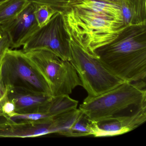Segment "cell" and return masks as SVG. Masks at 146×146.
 I'll return each instance as SVG.
<instances>
[{
	"mask_svg": "<svg viewBox=\"0 0 146 146\" xmlns=\"http://www.w3.org/2000/svg\"><path fill=\"white\" fill-rule=\"evenodd\" d=\"M95 54L107 69L125 82H145L146 23L125 26L116 39Z\"/></svg>",
	"mask_w": 146,
	"mask_h": 146,
	"instance_id": "6da1fadb",
	"label": "cell"
},
{
	"mask_svg": "<svg viewBox=\"0 0 146 146\" xmlns=\"http://www.w3.org/2000/svg\"><path fill=\"white\" fill-rule=\"evenodd\" d=\"M66 29L88 52H95L112 42L125 27L123 23L91 11L71 6L63 13Z\"/></svg>",
	"mask_w": 146,
	"mask_h": 146,
	"instance_id": "7a4b0ae2",
	"label": "cell"
},
{
	"mask_svg": "<svg viewBox=\"0 0 146 146\" xmlns=\"http://www.w3.org/2000/svg\"><path fill=\"white\" fill-rule=\"evenodd\" d=\"M145 88L143 81L125 82L98 96H87L78 108L91 121H103L132 107L146 106Z\"/></svg>",
	"mask_w": 146,
	"mask_h": 146,
	"instance_id": "3957f363",
	"label": "cell"
},
{
	"mask_svg": "<svg viewBox=\"0 0 146 146\" xmlns=\"http://www.w3.org/2000/svg\"><path fill=\"white\" fill-rule=\"evenodd\" d=\"M69 35L71 60L88 97H94L125 82L105 66L96 55L84 48L66 29Z\"/></svg>",
	"mask_w": 146,
	"mask_h": 146,
	"instance_id": "277c9868",
	"label": "cell"
},
{
	"mask_svg": "<svg viewBox=\"0 0 146 146\" xmlns=\"http://www.w3.org/2000/svg\"><path fill=\"white\" fill-rule=\"evenodd\" d=\"M24 52L34 68L48 85L53 96L69 95L78 86L81 80L70 61L61 59L46 49H36Z\"/></svg>",
	"mask_w": 146,
	"mask_h": 146,
	"instance_id": "5b68a950",
	"label": "cell"
},
{
	"mask_svg": "<svg viewBox=\"0 0 146 146\" xmlns=\"http://www.w3.org/2000/svg\"><path fill=\"white\" fill-rule=\"evenodd\" d=\"M1 73L6 86L53 96L46 82L31 64L22 50L8 48L6 50L1 60Z\"/></svg>",
	"mask_w": 146,
	"mask_h": 146,
	"instance_id": "8992f818",
	"label": "cell"
},
{
	"mask_svg": "<svg viewBox=\"0 0 146 146\" xmlns=\"http://www.w3.org/2000/svg\"><path fill=\"white\" fill-rule=\"evenodd\" d=\"M23 52L46 49L61 59L71 60L69 35L66 29L63 13L57 11L46 24L39 27L22 45Z\"/></svg>",
	"mask_w": 146,
	"mask_h": 146,
	"instance_id": "52a82bcc",
	"label": "cell"
},
{
	"mask_svg": "<svg viewBox=\"0 0 146 146\" xmlns=\"http://www.w3.org/2000/svg\"><path fill=\"white\" fill-rule=\"evenodd\" d=\"M36 8V5L29 2L16 17L0 25L2 31L10 40L12 49L22 46L25 40L39 28L35 16Z\"/></svg>",
	"mask_w": 146,
	"mask_h": 146,
	"instance_id": "ba28073f",
	"label": "cell"
},
{
	"mask_svg": "<svg viewBox=\"0 0 146 146\" xmlns=\"http://www.w3.org/2000/svg\"><path fill=\"white\" fill-rule=\"evenodd\" d=\"M146 120V106L128 115H120L99 122H94L95 137L114 136L136 129Z\"/></svg>",
	"mask_w": 146,
	"mask_h": 146,
	"instance_id": "9c48e42d",
	"label": "cell"
},
{
	"mask_svg": "<svg viewBox=\"0 0 146 146\" xmlns=\"http://www.w3.org/2000/svg\"><path fill=\"white\" fill-rule=\"evenodd\" d=\"M9 100L17 113L47 112L53 96L21 88L7 86Z\"/></svg>",
	"mask_w": 146,
	"mask_h": 146,
	"instance_id": "30bf717a",
	"label": "cell"
},
{
	"mask_svg": "<svg viewBox=\"0 0 146 146\" xmlns=\"http://www.w3.org/2000/svg\"><path fill=\"white\" fill-rule=\"evenodd\" d=\"M52 119L36 121L0 122V137H34L54 133Z\"/></svg>",
	"mask_w": 146,
	"mask_h": 146,
	"instance_id": "8fae6325",
	"label": "cell"
},
{
	"mask_svg": "<svg viewBox=\"0 0 146 146\" xmlns=\"http://www.w3.org/2000/svg\"><path fill=\"white\" fill-rule=\"evenodd\" d=\"M72 6L91 11L109 19L123 23L121 9L115 4L97 0H77Z\"/></svg>",
	"mask_w": 146,
	"mask_h": 146,
	"instance_id": "7c38bea8",
	"label": "cell"
},
{
	"mask_svg": "<svg viewBox=\"0 0 146 146\" xmlns=\"http://www.w3.org/2000/svg\"><path fill=\"white\" fill-rule=\"evenodd\" d=\"M125 26L146 23V0H121Z\"/></svg>",
	"mask_w": 146,
	"mask_h": 146,
	"instance_id": "4fadbf2b",
	"label": "cell"
},
{
	"mask_svg": "<svg viewBox=\"0 0 146 146\" xmlns=\"http://www.w3.org/2000/svg\"><path fill=\"white\" fill-rule=\"evenodd\" d=\"M29 3L28 0H7L0 5V25L16 17Z\"/></svg>",
	"mask_w": 146,
	"mask_h": 146,
	"instance_id": "5bb4252c",
	"label": "cell"
},
{
	"mask_svg": "<svg viewBox=\"0 0 146 146\" xmlns=\"http://www.w3.org/2000/svg\"><path fill=\"white\" fill-rule=\"evenodd\" d=\"M94 122L90 120L82 112L74 122L67 133L68 137H80L93 135Z\"/></svg>",
	"mask_w": 146,
	"mask_h": 146,
	"instance_id": "9a60e30c",
	"label": "cell"
},
{
	"mask_svg": "<svg viewBox=\"0 0 146 146\" xmlns=\"http://www.w3.org/2000/svg\"><path fill=\"white\" fill-rule=\"evenodd\" d=\"M29 2L36 5H45L56 11L64 13L72 6L71 0H28Z\"/></svg>",
	"mask_w": 146,
	"mask_h": 146,
	"instance_id": "2e32d148",
	"label": "cell"
},
{
	"mask_svg": "<svg viewBox=\"0 0 146 146\" xmlns=\"http://www.w3.org/2000/svg\"><path fill=\"white\" fill-rule=\"evenodd\" d=\"M51 114L48 112L32 113H17L6 120L15 122L19 121H36L47 119L53 118Z\"/></svg>",
	"mask_w": 146,
	"mask_h": 146,
	"instance_id": "e0dca14e",
	"label": "cell"
},
{
	"mask_svg": "<svg viewBox=\"0 0 146 146\" xmlns=\"http://www.w3.org/2000/svg\"><path fill=\"white\" fill-rule=\"evenodd\" d=\"M56 12L49 7L36 5L35 16L39 27L46 24Z\"/></svg>",
	"mask_w": 146,
	"mask_h": 146,
	"instance_id": "ac0fdd59",
	"label": "cell"
},
{
	"mask_svg": "<svg viewBox=\"0 0 146 146\" xmlns=\"http://www.w3.org/2000/svg\"><path fill=\"white\" fill-rule=\"evenodd\" d=\"M17 113L15 105L9 100L7 91L0 100V119H7Z\"/></svg>",
	"mask_w": 146,
	"mask_h": 146,
	"instance_id": "d6986e66",
	"label": "cell"
},
{
	"mask_svg": "<svg viewBox=\"0 0 146 146\" xmlns=\"http://www.w3.org/2000/svg\"><path fill=\"white\" fill-rule=\"evenodd\" d=\"M8 48H11L10 40L7 36L3 33L0 38V58L3 57L6 50Z\"/></svg>",
	"mask_w": 146,
	"mask_h": 146,
	"instance_id": "ffe728a7",
	"label": "cell"
},
{
	"mask_svg": "<svg viewBox=\"0 0 146 146\" xmlns=\"http://www.w3.org/2000/svg\"><path fill=\"white\" fill-rule=\"evenodd\" d=\"M7 91V87L3 82L0 69V100L5 94Z\"/></svg>",
	"mask_w": 146,
	"mask_h": 146,
	"instance_id": "44dd1931",
	"label": "cell"
},
{
	"mask_svg": "<svg viewBox=\"0 0 146 146\" xmlns=\"http://www.w3.org/2000/svg\"><path fill=\"white\" fill-rule=\"evenodd\" d=\"M71 1H72V4L77 0H71ZM97 1H100L108 2V3H111L118 6L120 5V2H121V0H97Z\"/></svg>",
	"mask_w": 146,
	"mask_h": 146,
	"instance_id": "7402d4cb",
	"label": "cell"
},
{
	"mask_svg": "<svg viewBox=\"0 0 146 146\" xmlns=\"http://www.w3.org/2000/svg\"><path fill=\"white\" fill-rule=\"evenodd\" d=\"M3 34V31H2V30H1V26H0V38L1 37V36H2Z\"/></svg>",
	"mask_w": 146,
	"mask_h": 146,
	"instance_id": "603a6c76",
	"label": "cell"
},
{
	"mask_svg": "<svg viewBox=\"0 0 146 146\" xmlns=\"http://www.w3.org/2000/svg\"><path fill=\"white\" fill-rule=\"evenodd\" d=\"M7 1V0H0V5H1L2 3L5 1Z\"/></svg>",
	"mask_w": 146,
	"mask_h": 146,
	"instance_id": "cb8c5ba5",
	"label": "cell"
},
{
	"mask_svg": "<svg viewBox=\"0 0 146 146\" xmlns=\"http://www.w3.org/2000/svg\"><path fill=\"white\" fill-rule=\"evenodd\" d=\"M2 57L0 58V69H1V60H2Z\"/></svg>",
	"mask_w": 146,
	"mask_h": 146,
	"instance_id": "d4e9b609",
	"label": "cell"
}]
</instances>
